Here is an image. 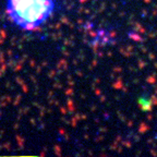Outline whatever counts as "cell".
Segmentation results:
<instances>
[{
  "instance_id": "6da1fadb",
  "label": "cell",
  "mask_w": 157,
  "mask_h": 157,
  "mask_svg": "<svg viewBox=\"0 0 157 157\" xmlns=\"http://www.w3.org/2000/svg\"><path fill=\"white\" fill-rule=\"evenodd\" d=\"M55 8V0H7L6 12L14 25L31 32L49 20Z\"/></svg>"
}]
</instances>
